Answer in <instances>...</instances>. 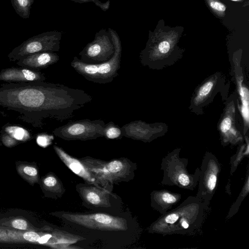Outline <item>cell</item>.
I'll return each instance as SVG.
<instances>
[{
    "mask_svg": "<svg viewBox=\"0 0 249 249\" xmlns=\"http://www.w3.org/2000/svg\"><path fill=\"white\" fill-rule=\"evenodd\" d=\"M230 83L220 72H216L204 79L195 89L191 98L189 109L198 115L204 113V108L220 93L223 100L228 97Z\"/></svg>",
    "mask_w": 249,
    "mask_h": 249,
    "instance_id": "obj_8",
    "label": "cell"
},
{
    "mask_svg": "<svg viewBox=\"0 0 249 249\" xmlns=\"http://www.w3.org/2000/svg\"><path fill=\"white\" fill-rule=\"evenodd\" d=\"M236 99L235 91L225 100V107L218 122L217 129L223 145H234L242 143L244 140L242 129L237 124L236 118Z\"/></svg>",
    "mask_w": 249,
    "mask_h": 249,
    "instance_id": "obj_10",
    "label": "cell"
},
{
    "mask_svg": "<svg viewBox=\"0 0 249 249\" xmlns=\"http://www.w3.org/2000/svg\"><path fill=\"white\" fill-rule=\"evenodd\" d=\"M84 90L44 81L9 83L0 87V107L19 112L38 127L47 119L63 122L89 103Z\"/></svg>",
    "mask_w": 249,
    "mask_h": 249,
    "instance_id": "obj_1",
    "label": "cell"
},
{
    "mask_svg": "<svg viewBox=\"0 0 249 249\" xmlns=\"http://www.w3.org/2000/svg\"><path fill=\"white\" fill-rule=\"evenodd\" d=\"M114 46V53L108 60L99 63H87L74 56L71 63L75 71L88 81L98 84H107L118 75L120 68L122 46L117 35L109 29Z\"/></svg>",
    "mask_w": 249,
    "mask_h": 249,
    "instance_id": "obj_5",
    "label": "cell"
},
{
    "mask_svg": "<svg viewBox=\"0 0 249 249\" xmlns=\"http://www.w3.org/2000/svg\"><path fill=\"white\" fill-rule=\"evenodd\" d=\"M61 34L56 31L35 36L14 48L8 55L10 61H18L30 54L44 52H57L60 49Z\"/></svg>",
    "mask_w": 249,
    "mask_h": 249,
    "instance_id": "obj_11",
    "label": "cell"
},
{
    "mask_svg": "<svg viewBox=\"0 0 249 249\" xmlns=\"http://www.w3.org/2000/svg\"><path fill=\"white\" fill-rule=\"evenodd\" d=\"M0 225L26 231L36 230L29 225L26 220L22 218H12L7 221L2 223Z\"/></svg>",
    "mask_w": 249,
    "mask_h": 249,
    "instance_id": "obj_25",
    "label": "cell"
},
{
    "mask_svg": "<svg viewBox=\"0 0 249 249\" xmlns=\"http://www.w3.org/2000/svg\"><path fill=\"white\" fill-rule=\"evenodd\" d=\"M38 184L45 197L56 199L61 197L66 192L61 179L52 172L41 177Z\"/></svg>",
    "mask_w": 249,
    "mask_h": 249,
    "instance_id": "obj_20",
    "label": "cell"
},
{
    "mask_svg": "<svg viewBox=\"0 0 249 249\" xmlns=\"http://www.w3.org/2000/svg\"><path fill=\"white\" fill-rule=\"evenodd\" d=\"M53 136L47 134H42L39 135L36 138V142L38 145L42 147H46L50 144L53 140Z\"/></svg>",
    "mask_w": 249,
    "mask_h": 249,
    "instance_id": "obj_28",
    "label": "cell"
},
{
    "mask_svg": "<svg viewBox=\"0 0 249 249\" xmlns=\"http://www.w3.org/2000/svg\"><path fill=\"white\" fill-rule=\"evenodd\" d=\"M50 214L61 220L66 231L85 239L82 249H124L135 244L142 234L137 219L128 212L57 211Z\"/></svg>",
    "mask_w": 249,
    "mask_h": 249,
    "instance_id": "obj_2",
    "label": "cell"
},
{
    "mask_svg": "<svg viewBox=\"0 0 249 249\" xmlns=\"http://www.w3.org/2000/svg\"><path fill=\"white\" fill-rule=\"evenodd\" d=\"M168 128L163 123H147L141 120L130 122L121 127L123 137L144 142L164 135Z\"/></svg>",
    "mask_w": 249,
    "mask_h": 249,
    "instance_id": "obj_14",
    "label": "cell"
},
{
    "mask_svg": "<svg viewBox=\"0 0 249 249\" xmlns=\"http://www.w3.org/2000/svg\"><path fill=\"white\" fill-rule=\"evenodd\" d=\"M104 132L107 139H121L123 137L121 127L112 121L105 124Z\"/></svg>",
    "mask_w": 249,
    "mask_h": 249,
    "instance_id": "obj_24",
    "label": "cell"
},
{
    "mask_svg": "<svg viewBox=\"0 0 249 249\" xmlns=\"http://www.w3.org/2000/svg\"><path fill=\"white\" fill-rule=\"evenodd\" d=\"M207 209L199 198L190 196L175 209L161 214L150 225L148 232L163 236L191 234L202 226Z\"/></svg>",
    "mask_w": 249,
    "mask_h": 249,
    "instance_id": "obj_3",
    "label": "cell"
},
{
    "mask_svg": "<svg viewBox=\"0 0 249 249\" xmlns=\"http://www.w3.org/2000/svg\"><path fill=\"white\" fill-rule=\"evenodd\" d=\"M181 195L167 190H154L150 194L151 207L164 214L180 201Z\"/></svg>",
    "mask_w": 249,
    "mask_h": 249,
    "instance_id": "obj_18",
    "label": "cell"
},
{
    "mask_svg": "<svg viewBox=\"0 0 249 249\" xmlns=\"http://www.w3.org/2000/svg\"><path fill=\"white\" fill-rule=\"evenodd\" d=\"M16 169L18 175L30 185L38 183L40 177L36 162L18 160L16 162Z\"/></svg>",
    "mask_w": 249,
    "mask_h": 249,
    "instance_id": "obj_21",
    "label": "cell"
},
{
    "mask_svg": "<svg viewBox=\"0 0 249 249\" xmlns=\"http://www.w3.org/2000/svg\"><path fill=\"white\" fill-rule=\"evenodd\" d=\"M4 131L17 141H26L31 138L29 132L20 126H7L4 127Z\"/></svg>",
    "mask_w": 249,
    "mask_h": 249,
    "instance_id": "obj_23",
    "label": "cell"
},
{
    "mask_svg": "<svg viewBox=\"0 0 249 249\" xmlns=\"http://www.w3.org/2000/svg\"><path fill=\"white\" fill-rule=\"evenodd\" d=\"M99 185L113 191L114 185L133 179L137 164L127 158L104 160L87 156L80 159Z\"/></svg>",
    "mask_w": 249,
    "mask_h": 249,
    "instance_id": "obj_4",
    "label": "cell"
},
{
    "mask_svg": "<svg viewBox=\"0 0 249 249\" xmlns=\"http://www.w3.org/2000/svg\"><path fill=\"white\" fill-rule=\"evenodd\" d=\"M105 123L102 120L85 119L71 121L56 128L53 134L66 141H88L104 136Z\"/></svg>",
    "mask_w": 249,
    "mask_h": 249,
    "instance_id": "obj_9",
    "label": "cell"
},
{
    "mask_svg": "<svg viewBox=\"0 0 249 249\" xmlns=\"http://www.w3.org/2000/svg\"><path fill=\"white\" fill-rule=\"evenodd\" d=\"M211 7L218 11L224 12L226 10L225 6L218 1H212L210 3Z\"/></svg>",
    "mask_w": 249,
    "mask_h": 249,
    "instance_id": "obj_31",
    "label": "cell"
},
{
    "mask_svg": "<svg viewBox=\"0 0 249 249\" xmlns=\"http://www.w3.org/2000/svg\"><path fill=\"white\" fill-rule=\"evenodd\" d=\"M11 2L16 12L19 17L24 19L29 18L34 0H11Z\"/></svg>",
    "mask_w": 249,
    "mask_h": 249,
    "instance_id": "obj_22",
    "label": "cell"
},
{
    "mask_svg": "<svg viewBox=\"0 0 249 249\" xmlns=\"http://www.w3.org/2000/svg\"><path fill=\"white\" fill-rule=\"evenodd\" d=\"M59 55L53 52H44L33 53L17 61L18 65L33 69L45 68L56 63Z\"/></svg>",
    "mask_w": 249,
    "mask_h": 249,
    "instance_id": "obj_19",
    "label": "cell"
},
{
    "mask_svg": "<svg viewBox=\"0 0 249 249\" xmlns=\"http://www.w3.org/2000/svg\"><path fill=\"white\" fill-rule=\"evenodd\" d=\"M231 0L237 1V0Z\"/></svg>",
    "mask_w": 249,
    "mask_h": 249,
    "instance_id": "obj_32",
    "label": "cell"
},
{
    "mask_svg": "<svg viewBox=\"0 0 249 249\" xmlns=\"http://www.w3.org/2000/svg\"><path fill=\"white\" fill-rule=\"evenodd\" d=\"M249 193V177L247 176V179L246 183H245L244 187L243 188L242 191L241 192V194L238 196L237 200L235 201V203L232 206L231 208L230 209V211L228 213V215L227 216L228 218L231 217L233 215L235 214V213L237 212L238 210L239 205L240 203L242 201L244 198L246 197L247 194Z\"/></svg>",
    "mask_w": 249,
    "mask_h": 249,
    "instance_id": "obj_26",
    "label": "cell"
},
{
    "mask_svg": "<svg viewBox=\"0 0 249 249\" xmlns=\"http://www.w3.org/2000/svg\"><path fill=\"white\" fill-rule=\"evenodd\" d=\"M231 64V72L236 86V107L240 115L244 136L249 128V90L244 80L240 61L233 59Z\"/></svg>",
    "mask_w": 249,
    "mask_h": 249,
    "instance_id": "obj_13",
    "label": "cell"
},
{
    "mask_svg": "<svg viewBox=\"0 0 249 249\" xmlns=\"http://www.w3.org/2000/svg\"><path fill=\"white\" fill-rule=\"evenodd\" d=\"M2 142L7 146H12L16 144L17 140L13 138L8 134L3 135L2 137Z\"/></svg>",
    "mask_w": 249,
    "mask_h": 249,
    "instance_id": "obj_30",
    "label": "cell"
},
{
    "mask_svg": "<svg viewBox=\"0 0 249 249\" xmlns=\"http://www.w3.org/2000/svg\"><path fill=\"white\" fill-rule=\"evenodd\" d=\"M115 49L111 38L105 33H98L94 39L79 53L80 59L87 63H99L109 60Z\"/></svg>",
    "mask_w": 249,
    "mask_h": 249,
    "instance_id": "obj_15",
    "label": "cell"
},
{
    "mask_svg": "<svg viewBox=\"0 0 249 249\" xmlns=\"http://www.w3.org/2000/svg\"><path fill=\"white\" fill-rule=\"evenodd\" d=\"M74 0L77 2L80 3H84V2H94L97 6L101 8L102 10L106 11L107 10L109 6V1H107L105 3H102L99 0Z\"/></svg>",
    "mask_w": 249,
    "mask_h": 249,
    "instance_id": "obj_29",
    "label": "cell"
},
{
    "mask_svg": "<svg viewBox=\"0 0 249 249\" xmlns=\"http://www.w3.org/2000/svg\"><path fill=\"white\" fill-rule=\"evenodd\" d=\"M180 149L176 148L163 158L160 165L163 177L160 183L193 191L198 184L200 168H197L194 174L190 173L187 169L188 160L179 156Z\"/></svg>",
    "mask_w": 249,
    "mask_h": 249,
    "instance_id": "obj_6",
    "label": "cell"
},
{
    "mask_svg": "<svg viewBox=\"0 0 249 249\" xmlns=\"http://www.w3.org/2000/svg\"><path fill=\"white\" fill-rule=\"evenodd\" d=\"M45 79L43 73L24 67L7 68L0 72V80L6 82H37L44 81Z\"/></svg>",
    "mask_w": 249,
    "mask_h": 249,
    "instance_id": "obj_17",
    "label": "cell"
},
{
    "mask_svg": "<svg viewBox=\"0 0 249 249\" xmlns=\"http://www.w3.org/2000/svg\"><path fill=\"white\" fill-rule=\"evenodd\" d=\"M53 148L55 153L64 164L73 173L81 177L84 182L99 185L96 179L79 159L70 155L62 147L57 145H53Z\"/></svg>",
    "mask_w": 249,
    "mask_h": 249,
    "instance_id": "obj_16",
    "label": "cell"
},
{
    "mask_svg": "<svg viewBox=\"0 0 249 249\" xmlns=\"http://www.w3.org/2000/svg\"><path fill=\"white\" fill-rule=\"evenodd\" d=\"M42 232H37L34 231H27L22 233V236L26 241L38 243Z\"/></svg>",
    "mask_w": 249,
    "mask_h": 249,
    "instance_id": "obj_27",
    "label": "cell"
},
{
    "mask_svg": "<svg viewBox=\"0 0 249 249\" xmlns=\"http://www.w3.org/2000/svg\"><path fill=\"white\" fill-rule=\"evenodd\" d=\"M75 189L82 205L93 211L119 213L123 211L122 198L116 193L94 184L77 183Z\"/></svg>",
    "mask_w": 249,
    "mask_h": 249,
    "instance_id": "obj_7",
    "label": "cell"
},
{
    "mask_svg": "<svg viewBox=\"0 0 249 249\" xmlns=\"http://www.w3.org/2000/svg\"><path fill=\"white\" fill-rule=\"evenodd\" d=\"M221 170V164L217 158L212 153L207 152L200 168L198 188L196 196L207 207L216 191Z\"/></svg>",
    "mask_w": 249,
    "mask_h": 249,
    "instance_id": "obj_12",
    "label": "cell"
}]
</instances>
